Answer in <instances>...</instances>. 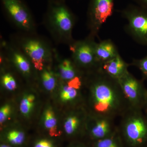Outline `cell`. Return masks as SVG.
<instances>
[{
	"label": "cell",
	"mask_w": 147,
	"mask_h": 147,
	"mask_svg": "<svg viewBox=\"0 0 147 147\" xmlns=\"http://www.w3.org/2000/svg\"><path fill=\"white\" fill-rule=\"evenodd\" d=\"M89 85V115L115 119L130 109L118 80L100 69L90 73Z\"/></svg>",
	"instance_id": "cell-1"
},
{
	"label": "cell",
	"mask_w": 147,
	"mask_h": 147,
	"mask_svg": "<svg viewBox=\"0 0 147 147\" xmlns=\"http://www.w3.org/2000/svg\"><path fill=\"white\" fill-rule=\"evenodd\" d=\"M118 133L124 147H147V115L129 109L121 117Z\"/></svg>",
	"instance_id": "cell-2"
},
{
	"label": "cell",
	"mask_w": 147,
	"mask_h": 147,
	"mask_svg": "<svg viewBox=\"0 0 147 147\" xmlns=\"http://www.w3.org/2000/svg\"><path fill=\"white\" fill-rule=\"evenodd\" d=\"M127 23L124 30L135 42L147 46V9L129 4L121 11Z\"/></svg>",
	"instance_id": "cell-3"
},
{
	"label": "cell",
	"mask_w": 147,
	"mask_h": 147,
	"mask_svg": "<svg viewBox=\"0 0 147 147\" xmlns=\"http://www.w3.org/2000/svg\"><path fill=\"white\" fill-rule=\"evenodd\" d=\"M144 80L137 79L129 71L119 79L124 96L130 109L143 110L147 95Z\"/></svg>",
	"instance_id": "cell-4"
},
{
	"label": "cell",
	"mask_w": 147,
	"mask_h": 147,
	"mask_svg": "<svg viewBox=\"0 0 147 147\" xmlns=\"http://www.w3.org/2000/svg\"><path fill=\"white\" fill-rule=\"evenodd\" d=\"M94 37L90 36L85 40L77 41L71 47L74 62L79 67L89 69L90 72L99 69L100 64L96 60Z\"/></svg>",
	"instance_id": "cell-5"
},
{
	"label": "cell",
	"mask_w": 147,
	"mask_h": 147,
	"mask_svg": "<svg viewBox=\"0 0 147 147\" xmlns=\"http://www.w3.org/2000/svg\"><path fill=\"white\" fill-rule=\"evenodd\" d=\"M114 0H91L88 9L90 35L97 36L102 25L114 12Z\"/></svg>",
	"instance_id": "cell-6"
},
{
	"label": "cell",
	"mask_w": 147,
	"mask_h": 147,
	"mask_svg": "<svg viewBox=\"0 0 147 147\" xmlns=\"http://www.w3.org/2000/svg\"><path fill=\"white\" fill-rule=\"evenodd\" d=\"M89 118L86 131L91 142L110 137L117 131L114 119L90 115Z\"/></svg>",
	"instance_id": "cell-7"
},
{
	"label": "cell",
	"mask_w": 147,
	"mask_h": 147,
	"mask_svg": "<svg viewBox=\"0 0 147 147\" xmlns=\"http://www.w3.org/2000/svg\"><path fill=\"white\" fill-rule=\"evenodd\" d=\"M50 15L58 31L70 38L74 25V18L67 7L63 4L55 3L50 6Z\"/></svg>",
	"instance_id": "cell-8"
},
{
	"label": "cell",
	"mask_w": 147,
	"mask_h": 147,
	"mask_svg": "<svg viewBox=\"0 0 147 147\" xmlns=\"http://www.w3.org/2000/svg\"><path fill=\"white\" fill-rule=\"evenodd\" d=\"M3 6L12 20L25 30H31V16L21 0H1Z\"/></svg>",
	"instance_id": "cell-9"
},
{
	"label": "cell",
	"mask_w": 147,
	"mask_h": 147,
	"mask_svg": "<svg viewBox=\"0 0 147 147\" xmlns=\"http://www.w3.org/2000/svg\"><path fill=\"white\" fill-rule=\"evenodd\" d=\"M24 50L31 59L35 68L42 70L47 55V51L44 45L39 40L29 39L24 43Z\"/></svg>",
	"instance_id": "cell-10"
},
{
	"label": "cell",
	"mask_w": 147,
	"mask_h": 147,
	"mask_svg": "<svg viewBox=\"0 0 147 147\" xmlns=\"http://www.w3.org/2000/svg\"><path fill=\"white\" fill-rule=\"evenodd\" d=\"M130 65V64L126 63L119 54L101 63L99 69L108 76L118 80L128 72V67Z\"/></svg>",
	"instance_id": "cell-11"
},
{
	"label": "cell",
	"mask_w": 147,
	"mask_h": 147,
	"mask_svg": "<svg viewBox=\"0 0 147 147\" xmlns=\"http://www.w3.org/2000/svg\"><path fill=\"white\" fill-rule=\"evenodd\" d=\"M119 54L117 46L111 39L102 40L96 42L95 55L98 63H101L115 57Z\"/></svg>",
	"instance_id": "cell-12"
},
{
	"label": "cell",
	"mask_w": 147,
	"mask_h": 147,
	"mask_svg": "<svg viewBox=\"0 0 147 147\" xmlns=\"http://www.w3.org/2000/svg\"><path fill=\"white\" fill-rule=\"evenodd\" d=\"M82 115L80 113H73L66 119L64 129L67 135L75 136L82 130L84 119Z\"/></svg>",
	"instance_id": "cell-13"
},
{
	"label": "cell",
	"mask_w": 147,
	"mask_h": 147,
	"mask_svg": "<svg viewBox=\"0 0 147 147\" xmlns=\"http://www.w3.org/2000/svg\"><path fill=\"white\" fill-rule=\"evenodd\" d=\"M78 67L75 63L72 62L69 60H64L59 66L61 77L64 80L69 81L76 76H80L79 75Z\"/></svg>",
	"instance_id": "cell-14"
},
{
	"label": "cell",
	"mask_w": 147,
	"mask_h": 147,
	"mask_svg": "<svg viewBox=\"0 0 147 147\" xmlns=\"http://www.w3.org/2000/svg\"><path fill=\"white\" fill-rule=\"evenodd\" d=\"M90 147H124L118 131L104 139L92 142Z\"/></svg>",
	"instance_id": "cell-15"
},
{
	"label": "cell",
	"mask_w": 147,
	"mask_h": 147,
	"mask_svg": "<svg viewBox=\"0 0 147 147\" xmlns=\"http://www.w3.org/2000/svg\"><path fill=\"white\" fill-rule=\"evenodd\" d=\"M57 123V119L53 110L47 109L44 115V125L52 137H57L61 134V131L58 130Z\"/></svg>",
	"instance_id": "cell-16"
},
{
	"label": "cell",
	"mask_w": 147,
	"mask_h": 147,
	"mask_svg": "<svg viewBox=\"0 0 147 147\" xmlns=\"http://www.w3.org/2000/svg\"><path fill=\"white\" fill-rule=\"evenodd\" d=\"M13 59L17 67L23 73H30V65L24 55L19 53H15L13 55Z\"/></svg>",
	"instance_id": "cell-17"
},
{
	"label": "cell",
	"mask_w": 147,
	"mask_h": 147,
	"mask_svg": "<svg viewBox=\"0 0 147 147\" xmlns=\"http://www.w3.org/2000/svg\"><path fill=\"white\" fill-rule=\"evenodd\" d=\"M79 90L69 86H65L61 93V98L64 102L75 101L78 99L79 96Z\"/></svg>",
	"instance_id": "cell-18"
},
{
	"label": "cell",
	"mask_w": 147,
	"mask_h": 147,
	"mask_svg": "<svg viewBox=\"0 0 147 147\" xmlns=\"http://www.w3.org/2000/svg\"><path fill=\"white\" fill-rule=\"evenodd\" d=\"M41 77L42 84L46 89L52 91L55 89L56 86V80L52 72L45 70L42 72Z\"/></svg>",
	"instance_id": "cell-19"
},
{
	"label": "cell",
	"mask_w": 147,
	"mask_h": 147,
	"mask_svg": "<svg viewBox=\"0 0 147 147\" xmlns=\"http://www.w3.org/2000/svg\"><path fill=\"white\" fill-rule=\"evenodd\" d=\"M35 100L34 96L32 94L25 96L21 100L20 109L21 113L24 115H28L31 111Z\"/></svg>",
	"instance_id": "cell-20"
},
{
	"label": "cell",
	"mask_w": 147,
	"mask_h": 147,
	"mask_svg": "<svg viewBox=\"0 0 147 147\" xmlns=\"http://www.w3.org/2000/svg\"><path fill=\"white\" fill-rule=\"evenodd\" d=\"M130 65L137 67L142 73V79L147 81V54L142 59H134Z\"/></svg>",
	"instance_id": "cell-21"
},
{
	"label": "cell",
	"mask_w": 147,
	"mask_h": 147,
	"mask_svg": "<svg viewBox=\"0 0 147 147\" xmlns=\"http://www.w3.org/2000/svg\"><path fill=\"white\" fill-rule=\"evenodd\" d=\"M7 138L11 144L14 145H20L24 142L25 134L22 131L13 130L9 132Z\"/></svg>",
	"instance_id": "cell-22"
},
{
	"label": "cell",
	"mask_w": 147,
	"mask_h": 147,
	"mask_svg": "<svg viewBox=\"0 0 147 147\" xmlns=\"http://www.w3.org/2000/svg\"><path fill=\"white\" fill-rule=\"evenodd\" d=\"M2 83L5 88L9 90H13L17 86L15 79L9 74H7L3 76Z\"/></svg>",
	"instance_id": "cell-23"
},
{
	"label": "cell",
	"mask_w": 147,
	"mask_h": 147,
	"mask_svg": "<svg viewBox=\"0 0 147 147\" xmlns=\"http://www.w3.org/2000/svg\"><path fill=\"white\" fill-rule=\"evenodd\" d=\"M11 107L9 105H4L0 110V123L1 124L4 122L10 115Z\"/></svg>",
	"instance_id": "cell-24"
},
{
	"label": "cell",
	"mask_w": 147,
	"mask_h": 147,
	"mask_svg": "<svg viewBox=\"0 0 147 147\" xmlns=\"http://www.w3.org/2000/svg\"><path fill=\"white\" fill-rule=\"evenodd\" d=\"M82 77L81 76H76L69 81L67 83V86H69L79 90L82 86Z\"/></svg>",
	"instance_id": "cell-25"
},
{
	"label": "cell",
	"mask_w": 147,
	"mask_h": 147,
	"mask_svg": "<svg viewBox=\"0 0 147 147\" xmlns=\"http://www.w3.org/2000/svg\"><path fill=\"white\" fill-rule=\"evenodd\" d=\"M34 147H54L51 141L46 139H42L38 141L35 145Z\"/></svg>",
	"instance_id": "cell-26"
},
{
	"label": "cell",
	"mask_w": 147,
	"mask_h": 147,
	"mask_svg": "<svg viewBox=\"0 0 147 147\" xmlns=\"http://www.w3.org/2000/svg\"><path fill=\"white\" fill-rule=\"evenodd\" d=\"M137 5L147 9V0H133Z\"/></svg>",
	"instance_id": "cell-27"
},
{
	"label": "cell",
	"mask_w": 147,
	"mask_h": 147,
	"mask_svg": "<svg viewBox=\"0 0 147 147\" xmlns=\"http://www.w3.org/2000/svg\"><path fill=\"white\" fill-rule=\"evenodd\" d=\"M143 111H144V113L146 114V115H147V95L146 98L144 107V109H143Z\"/></svg>",
	"instance_id": "cell-28"
},
{
	"label": "cell",
	"mask_w": 147,
	"mask_h": 147,
	"mask_svg": "<svg viewBox=\"0 0 147 147\" xmlns=\"http://www.w3.org/2000/svg\"><path fill=\"white\" fill-rule=\"evenodd\" d=\"M73 147H85V146H83V145H82L81 144L77 145H76L75 146H74Z\"/></svg>",
	"instance_id": "cell-29"
},
{
	"label": "cell",
	"mask_w": 147,
	"mask_h": 147,
	"mask_svg": "<svg viewBox=\"0 0 147 147\" xmlns=\"http://www.w3.org/2000/svg\"><path fill=\"white\" fill-rule=\"evenodd\" d=\"M1 147H11L9 146H7V145H1Z\"/></svg>",
	"instance_id": "cell-30"
}]
</instances>
